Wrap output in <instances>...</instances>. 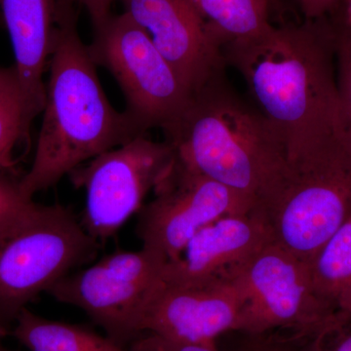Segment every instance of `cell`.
Wrapping results in <instances>:
<instances>
[{"label":"cell","instance_id":"cell-1","mask_svg":"<svg viewBox=\"0 0 351 351\" xmlns=\"http://www.w3.org/2000/svg\"><path fill=\"white\" fill-rule=\"evenodd\" d=\"M223 55L243 77L289 159L346 132L332 27L272 25L258 38L226 44Z\"/></svg>","mask_w":351,"mask_h":351},{"label":"cell","instance_id":"cell-2","mask_svg":"<svg viewBox=\"0 0 351 351\" xmlns=\"http://www.w3.org/2000/svg\"><path fill=\"white\" fill-rule=\"evenodd\" d=\"M76 4L75 0L58 3L43 123L31 168L20 178L29 198L95 157L145 135L106 96L89 48L80 38Z\"/></svg>","mask_w":351,"mask_h":351},{"label":"cell","instance_id":"cell-3","mask_svg":"<svg viewBox=\"0 0 351 351\" xmlns=\"http://www.w3.org/2000/svg\"><path fill=\"white\" fill-rule=\"evenodd\" d=\"M164 134L182 163L239 193L254 208L287 167L285 145L269 122L232 93L221 75L193 92Z\"/></svg>","mask_w":351,"mask_h":351},{"label":"cell","instance_id":"cell-4","mask_svg":"<svg viewBox=\"0 0 351 351\" xmlns=\"http://www.w3.org/2000/svg\"><path fill=\"white\" fill-rule=\"evenodd\" d=\"M254 210L267 223L271 243L311 263L351 214V142L346 132L289 159Z\"/></svg>","mask_w":351,"mask_h":351},{"label":"cell","instance_id":"cell-5","mask_svg":"<svg viewBox=\"0 0 351 351\" xmlns=\"http://www.w3.org/2000/svg\"><path fill=\"white\" fill-rule=\"evenodd\" d=\"M100 245L59 204L36 203L0 226V320L10 327L39 295L91 262Z\"/></svg>","mask_w":351,"mask_h":351},{"label":"cell","instance_id":"cell-6","mask_svg":"<svg viewBox=\"0 0 351 351\" xmlns=\"http://www.w3.org/2000/svg\"><path fill=\"white\" fill-rule=\"evenodd\" d=\"M93 32L90 55L119 83L129 119L143 134L167 130L188 105L191 90L125 13L112 14Z\"/></svg>","mask_w":351,"mask_h":351},{"label":"cell","instance_id":"cell-7","mask_svg":"<svg viewBox=\"0 0 351 351\" xmlns=\"http://www.w3.org/2000/svg\"><path fill=\"white\" fill-rule=\"evenodd\" d=\"M246 297L237 331L263 336L274 330L308 341L337 328V306L321 297L309 263L267 244L235 274Z\"/></svg>","mask_w":351,"mask_h":351},{"label":"cell","instance_id":"cell-8","mask_svg":"<svg viewBox=\"0 0 351 351\" xmlns=\"http://www.w3.org/2000/svg\"><path fill=\"white\" fill-rule=\"evenodd\" d=\"M168 263L145 248L115 252L58 281L48 294L82 309L106 336L130 346L141 337L143 309Z\"/></svg>","mask_w":351,"mask_h":351},{"label":"cell","instance_id":"cell-9","mask_svg":"<svg viewBox=\"0 0 351 351\" xmlns=\"http://www.w3.org/2000/svg\"><path fill=\"white\" fill-rule=\"evenodd\" d=\"M169 143L142 135L104 152L69 177L86 195L82 223L99 243L112 237L138 214L145 199L175 161Z\"/></svg>","mask_w":351,"mask_h":351},{"label":"cell","instance_id":"cell-10","mask_svg":"<svg viewBox=\"0 0 351 351\" xmlns=\"http://www.w3.org/2000/svg\"><path fill=\"white\" fill-rule=\"evenodd\" d=\"M154 193V199L138 213L137 234L143 248L168 262L179 258L204 226L254 209L239 193L191 169L177 157Z\"/></svg>","mask_w":351,"mask_h":351},{"label":"cell","instance_id":"cell-11","mask_svg":"<svg viewBox=\"0 0 351 351\" xmlns=\"http://www.w3.org/2000/svg\"><path fill=\"white\" fill-rule=\"evenodd\" d=\"M245 304L243 289L234 277L202 282L161 277L143 309L138 331L141 336L216 346L221 334L237 331Z\"/></svg>","mask_w":351,"mask_h":351},{"label":"cell","instance_id":"cell-12","mask_svg":"<svg viewBox=\"0 0 351 351\" xmlns=\"http://www.w3.org/2000/svg\"><path fill=\"white\" fill-rule=\"evenodd\" d=\"M191 93L223 75V49L189 0H120Z\"/></svg>","mask_w":351,"mask_h":351},{"label":"cell","instance_id":"cell-13","mask_svg":"<svg viewBox=\"0 0 351 351\" xmlns=\"http://www.w3.org/2000/svg\"><path fill=\"white\" fill-rule=\"evenodd\" d=\"M269 243V226L258 212L230 215L196 233L180 258L166 263L162 278L191 282L232 279Z\"/></svg>","mask_w":351,"mask_h":351},{"label":"cell","instance_id":"cell-14","mask_svg":"<svg viewBox=\"0 0 351 351\" xmlns=\"http://www.w3.org/2000/svg\"><path fill=\"white\" fill-rule=\"evenodd\" d=\"M59 0H0V15L12 44L15 66L32 114L45 105L46 83Z\"/></svg>","mask_w":351,"mask_h":351},{"label":"cell","instance_id":"cell-15","mask_svg":"<svg viewBox=\"0 0 351 351\" xmlns=\"http://www.w3.org/2000/svg\"><path fill=\"white\" fill-rule=\"evenodd\" d=\"M14 323L11 335L29 351H133L89 328L46 319L29 308Z\"/></svg>","mask_w":351,"mask_h":351},{"label":"cell","instance_id":"cell-16","mask_svg":"<svg viewBox=\"0 0 351 351\" xmlns=\"http://www.w3.org/2000/svg\"><path fill=\"white\" fill-rule=\"evenodd\" d=\"M209 34L226 44L249 40L272 27L269 0H189Z\"/></svg>","mask_w":351,"mask_h":351},{"label":"cell","instance_id":"cell-17","mask_svg":"<svg viewBox=\"0 0 351 351\" xmlns=\"http://www.w3.org/2000/svg\"><path fill=\"white\" fill-rule=\"evenodd\" d=\"M34 119L15 66L0 68V172L22 177L16 149L29 142Z\"/></svg>","mask_w":351,"mask_h":351},{"label":"cell","instance_id":"cell-18","mask_svg":"<svg viewBox=\"0 0 351 351\" xmlns=\"http://www.w3.org/2000/svg\"><path fill=\"white\" fill-rule=\"evenodd\" d=\"M309 267L317 292L337 306L339 295L351 286V214L316 254Z\"/></svg>","mask_w":351,"mask_h":351},{"label":"cell","instance_id":"cell-19","mask_svg":"<svg viewBox=\"0 0 351 351\" xmlns=\"http://www.w3.org/2000/svg\"><path fill=\"white\" fill-rule=\"evenodd\" d=\"M335 29L337 80L346 134L351 142V36L343 27Z\"/></svg>","mask_w":351,"mask_h":351},{"label":"cell","instance_id":"cell-20","mask_svg":"<svg viewBox=\"0 0 351 351\" xmlns=\"http://www.w3.org/2000/svg\"><path fill=\"white\" fill-rule=\"evenodd\" d=\"M36 204L23 193L20 178L0 172V226L19 218Z\"/></svg>","mask_w":351,"mask_h":351},{"label":"cell","instance_id":"cell-21","mask_svg":"<svg viewBox=\"0 0 351 351\" xmlns=\"http://www.w3.org/2000/svg\"><path fill=\"white\" fill-rule=\"evenodd\" d=\"M129 348L133 351H219L217 346L172 341L152 334L142 335Z\"/></svg>","mask_w":351,"mask_h":351},{"label":"cell","instance_id":"cell-22","mask_svg":"<svg viewBox=\"0 0 351 351\" xmlns=\"http://www.w3.org/2000/svg\"><path fill=\"white\" fill-rule=\"evenodd\" d=\"M302 351H351V323L302 341Z\"/></svg>","mask_w":351,"mask_h":351},{"label":"cell","instance_id":"cell-23","mask_svg":"<svg viewBox=\"0 0 351 351\" xmlns=\"http://www.w3.org/2000/svg\"><path fill=\"white\" fill-rule=\"evenodd\" d=\"M244 351H302V341L295 345L297 339L293 338L280 339L274 337H251Z\"/></svg>","mask_w":351,"mask_h":351},{"label":"cell","instance_id":"cell-24","mask_svg":"<svg viewBox=\"0 0 351 351\" xmlns=\"http://www.w3.org/2000/svg\"><path fill=\"white\" fill-rule=\"evenodd\" d=\"M86 10L92 25L101 24L112 15V7L117 0H75Z\"/></svg>","mask_w":351,"mask_h":351},{"label":"cell","instance_id":"cell-25","mask_svg":"<svg viewBox=\"0 0 351 351\" xmlns=\"http://www.w3.org/2000/svg\"><path fill=\"white\" fill-rule=\"evenodd\" d=\"M339 0H299L304 16L308 20H317L332 12L338 6Z\"/></svg>","mask_w":351,"mask_h":351},{"label":"cell","instance_id":"cell-26","mask_svg":"<svg viewBox=\"0 0 351 351\" xmlns=\"http://www.w3.org/2000/svg\"><path fill=\"white\" fill-rule=\"evenodd\" d=\"M337 327L351 323V286L346 289L337 301Z\"/></svg>","mask_w":351,"mask_h":351},{"label":"cell","instance_id":"cell-27","mask_svg":"<svg viewBox=\"0 0 351 351\" xmlns=\"http://www.w3.org/2000/svg\"><path fill=\"white\" fill-rule=\"evenodd\" d=\"M343 27L351 36V0H346L345 24Z\"/></svg>","mask_w":351,"mask_h":351},{"label":"cell","instance_id":"cell-28","mask_svg":"<svg viewBox=\"0 0 351 351\" xmlns=\"http://www.w3.org/2000/svg\"><path fill=\"white\" fill-rule=\"evenodd\" d=\"M10 334V327L6 326V325L0 320V339L5 338L6 336Z\"/></svg>","mask_w":351,"mask_h":351},{"label":"cell","instance_id":"cell-29","mask_svg":"<svg viewBox=\"0 0 351 351\" xmlns=\"http://www.w3.org/2000/svg\"><path fill=\"white\" fill-rule=\"evenodd\" d=\"M0 351H16V350H9V348H5V346L0 345Z\"/></svg>","mask_w":351,"mask_h":351},{"label":"cell","instance_id":"cell-30","mask_svg":"<svg viewBox=\"0 0 351 351\" xmlns=\"http://www.w3.org/2000/svg\"><path fill=\"white\" fill-rule=\"evenodd\" d=\"M0 25H3V22H2L1 15H0Z\"/></svg>","mask_w":351,"mask_h":351}]
</instances>
